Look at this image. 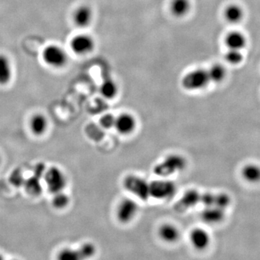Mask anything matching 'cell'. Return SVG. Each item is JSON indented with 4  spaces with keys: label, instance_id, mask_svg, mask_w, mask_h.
<instances>
[{
    "label": "cell",
    "instance_id": "cell-1",
    "mask_svg": "<svg viewBox=\"0 0 260 260\" xmlns=\"http://www.w3.org/2000/svg\"><path fill=\"white\" fill-rule=\"evenodd\" d=\"M187 160L180 154H171L154 167V174L160 178H168L176 173L182 172L187 168Z\"/></svg>",
    "mask_w": 260,
    "mask_h": 260
},
{
    "label": "cell",
    "instance_id": "cell-2",
    "mask_svg": "<svg viewBox=\"0 0 260 260\" xmlns=\"http://www.w3.org/2000/svg\"><path fill=\"white\" fill-rule=\"evenodd\" d=\"M177 187L168 178H160L149 184L150 198L157 200L171 199L176 193Z\"/></svg>",
    "mask_w": 260,
    "mask_h": 260
},
{
    "label": "cell",
    "instance_id": "cell-3",
    "mask_svg": "<svg viewBox=\"0 0 260 260\" xmlns=\"http://www.w3.org/2000/svg\"><path fill=\"white\" fill-rule=\"evenodd\" d=\"M123 187L139 199L146 201L150 198L149 184L146 179L138 175H127L123 180Z\"/></svg>",
    "mask_w": 260,
    "mask_h": 260
},
{
    "label": "cell",
    "instance_id": "cell-4",
    "mask_svg": "<svg viewBox=\"0 0 260 260\" xmlns=\"http://www.w3.org/2000/svg\"><path fill=\"white\" fill-rule=\"evenodd\" d=\"M210 83L208 70L196 69L191 71L182 78L183 88L187 91H199L206 88Z\"/></svg>",
    "mask_w": 260,
    "mask_h": 260
},
{
    "label": "cell",
    "instance_id": "cell-5",
    "mask_svg": "<svg viewBox=\"0 0 260 260\" xmlns=\"http://www.w3.org/2000/svg\"><path fill=\"white\" fill-rule=\"evenodd\" d=\"M138 212V203L132 198H124L116 208V218L122 224H128L136 217Z\"/></svg>",
    "mask_w": 260,
    "mask_h": 260
},
{
    "label": "cell",
    "instance_id": "cell-6",
    "mask_svg": "<svg viewBox=\"0 0 260 260\" xmlns=\"http://www.w3.org/2000/svg\"><path fill=\"white\" fill-rule=\"evenodd\" d=\"M42 56L46 64L55 68L64 67L68 59L65 51L57 45L47 46L44 49Z\"/></svg>",
    "mask_w": 260,
    "mask_h": 260
},
{
    "label": "cell",
    "instance_id": "cell-7",
    "mask_svg": "<svg viewBox=\"0 0 260 260\" xmlns=\"http://www.w3.org/2000/svg\"><path fill=\"white\" fill-rule=\"evenodd\" d=\"M47 188L52 193L62 192L67 185V179L64 173L56 167H52L44 175Z\"/></svg>",
    "mask_w": 260,
    "mask_h": 260
},
{
    "label": "cell",
    "instance_id": "cell-8",
    "mask_svg": "<svg viewBox=\"0 0 260 260\" xmlns=\"http://www.w3.org/2000/svg\"><path fill=\"white\" fill-rule=\"evenodd\" d=\"M201 192L195 189H190L186 191L182 198L178 200L173 206V209L179 213L187 212L200 203Z\"/></svg>",
    "mask_w": 260,
    "mask_h": 260
},
{
    "label": "cell",
    "instance_id": "cell-9",
    "mask_svg": "<svg viewBox=\"0 0 260 260\" xmlns=\"http://www.w3.org/2000/svg\"><path fill=\"white\" fill-rule=\"evenodd\" d=\"M138 126V121L134 115L130 113H122L116 116L114 127L118 133L124 136L132 135Z\"/></svg>",
    "mask_w": 260,
    "mask_h": 260
},
{
    "label": "cell",
    "instance_id": "cell-10",
    "mask_svg": "<svg viewBox=\"0 0 260 260\" xmlns=\"http://www.w3.org/2000/svg\"><path fill=\"white\" fill-rule=\"evenodd\" d=\"M189 239L192 247L198 251L207 250L211 244L210 234L207 230L201 227H196L192 229Z\"/></svg>",
    "mask_w": 260,
    "mask_h": 260
},
{
    "label": "cell",
    "instance_id": "cell-11",
    "mask_svg": "<svg viewBox=\"0 0 260 260\" xmlns=\"http://www.w3.org/2000/svg\"><path fill=\"white\" fill-rule=\"evenodd\" d=\"M70 47L74 53L79 55H86L94 50L95 42L91 36L80 34L72 39Z\"/></svg>",
    "mask_w": 260,
    "mask_h": 260
},
{
    "label": "cell",
    "instance_id": "cell-12",
    "mask_svg": "<svg viewBox=\"0 0 260 260\" xmlns=\"http://www.w3.org/2000/svg\"><path fill=\"white\" fill-rule=\"evenodd\" d=\"M226 216V210L221 208L210 206L205 207L200 214L202 220L209 225H217L222 223Z\"/></svg>",
    "mask_w": 260,
    "mask_h": 260
},
{
    "label": "cell",
    "instance_id": "cell-13",
    "mask_svg": "<svg viewBox=\"0 0 260 260\" xmlns=\"http://www.w3.org/2000/svg\"><path fill=\"white\" fill-rule=\"evenodd\" d=\"M159 238L166 244H174L180 239L181 233L179 228L172 223H163L157 231Z\"/></svg>",
    "mask_w": 260,
    "mask_h": 260
},
{
    "label": "cell",
    "instance_id": "cell-14",
    "mask_svg": "<svg viewBox=\"0 0 260 260\" xmlns=\"http://www.w3.org/2000/svg\"><path fill=\"white\" fill-rule=\"evenodd\" d=\"M74 23L80 28H86L91 24L93 20V12L91 7L81 5L75 9L73 13Z\"/></svg>",
    "mask_w": 260,
    "mask_h": 260
},
{
    "label": "cell",
    "instance_id": "cell-15",
    "mask_svg": "<svg viewBox=\"0 0 260 260\" xmlns=\"http://www.w3.org/2000/svg\"><path fill=\"white\" fill-rule=\"evenodd\" d=\"M241 176L245 182L252 184L260 183V165L258 163H246L241 169Z\"/></svg>",
    "mask_w": 260,
    "mask_h": 260
},
{
    "label": "cell",
    "instance_id": "cell-16",
    "mask_svg": "<svg viewBox=\"0 0 260 260\" xmlns=\"http://www.w3.org/2000/svg\"><path fill=\"white\" fill-rule=\"evenodd\" d=\"M225 43L228 50H241L242 51L247 44L245 35L239 31H231L226 35Z\"/></svg>",
    "mask_w": 260,
    "mask_h": 260
},
{
    "label": "cell",
    "instance_id": "cell-17",
    "mask_svg": "<svg viewBox=\"0 0 260 260\" xmlns=\"http://www.w3.org/2000/svg\"><path fill=\"white\" fill-rule=\"evenodd\" d=\"M244 11L239 4H231L227 6L224 10L225 20L231 24H238L242 21Z\"/></svg>",
    "mask_w": 260,
    "mask_h": 260
},
{
    "label": "cell",
    "instance_id": "cell-18",
    "mask_svg": "<svg viewBox=\"0 0 260 260\" xmlns=\"http://www.w3.org/2000/svg\"><path fill=\"white\" fill-rule=\"evenodd\" d=\"M12 77V68L7 56L0 54V85L8 84Z\"/></svg>",
    "mask_w": 260,
    "mask_h": 260
},
{
    "label": "cell",
    "instance_id": "cell-19",
    "mask_svg": "<svg viewBox=\"0 0 260 260\" xmlns=\"http://www.w3.org/2000/svg\"><path fill=\"white\" fill-rule=\"evenodd\" d=\"M170 9L173 16H186L191 9L190 0H172L170 4Z\"/></svg>",
    "mask_w": 260,
    "mask_h": 260
},
{
    "label": "cell",
    "instance_id": "cell-20",
    "mask_svg": "<svg viewBox=\"0 0 260 260\" xmlns=\"http://www.w3.org/2000/svg\"><path fill=\"white\" fill-rule=\"evenodd\" d=\"M30 127L33 133L37 136L43 135L48 127V121L42 114H36L33 116L30 122Z\"/></svg>",
    "mask_w": 260,
    "mask_h": 260
},
{
    "label": "cell",
    "instance_id": "cell-21",
    "mask_svg": "<svg viewBox=\"0 0 260 260\" xmlns=\"http://www.w3.org/2000/svg\"><path fill=\"white\" fill-rule=\"evenodd\" d=\"M119 88L117 84L111 79L104 80L100 88L101 94L104 99H109V100L116 97Z\"/></svg>",
    "mask_w": 260,
    "mask_h": 260
},
{
    "label": "cell",
    "instance_id": "cell-22",
    "mask_svg": "<svg viewBox=\"0 0 260 260\" xmlns=\"http://www.w3.org/2000/svg\"><path fill=\"white\" fill-rule=\"evenodd\" d=\"M210 82L220 83L225 80L226 77V69L224 66L220 64H215L208 70Z\"/></svg>",
    "mask_w": 260,
    "mask_h": 260
},
{
    "label": "cell",
    "instance_id": "cell-23",
    "mask_svg": "<svg viewBox=\"0 0 260 260\" xmlns=\"http://www.w3.org/2000/svg\"><path fill=\"white\" fill-rule=\"evenodd\" d=\"M23 185L26 187V190L28 193L32 195H39L42 192V184L40 182V178L36 176H33L29 179L25 180Z\"/></svg>",
    "mask_w": 260,
    "mask_h": 260
},
{
    "label": "cell",
    "instance_id": "cell-24",
    "mask_svg": "<svg viewBox=\"0 0 260 260\" xmlns=\"http://www.w3.org/2000/svg\"><path fill=\"white\" fill-rule=\"evenodd\" d=\"M232 203V198L226 192H220L215 193L214 206L226 210Z\"/></svg>",
    "mask_w": 260,
    "mask_h": 260
},
{
    "label": "cell",
    "instance_id": "cell-25",
    "mask_svg": "<svg viewBox=\"0 0 260 260\" xmlns=\"http://www.w3.org/2000/svg\"><path fill=\"white\" fill-rule=\"evenodd\" d=\"M244 54L241 50H228L225 54L227 62L232 65H239L244 60Z\"/></svg>",
    "mask_w": 260,
    "mask_h": 260
},
{
    "label": "cell",
    "instance_id": "cell-26",
    "mask_svg": "<svg viewBox=\"0 0 260 260\" xmlns=\"http://www.w3.org/2000/svg\"><path fill=\"white\" fill-rule=\"evenodd\" d=\"M69 203V198L66 194L62 192H57L54 194V197L52 200V204L53 207L57 209H63L67 207Z\"/></svg>",
    "mask_w": 260,
    "mask_h": 260
},
{
    "label": "cell",
    "instance_id": "cell-27",
    "mask_svg": "<svg viewBox=\"0 0 260 260\" xmlns=\"http://www.w3.org/2000/svg\"><path fill=\"white\" fill-rule=\"evenodd\" d=\"M80 259H88L92 258L96 252V248L91 243H86L80 247L78 250Z\"/></svg>",
    "mask_w": 260,
    "mask_h": 260
},
{
    "label": "cell",
    "instance_id": "cell-28",
    "mask_svg": "<svg viewBox=\"0 0 260 260\" xmlns=\"http://www.w3.org/2000/svg\"><path fill=\"white\" fill-rule=\"evenodd\" d=\"M115 121H116V116L111 113H107L101 118V125L104 129L109 130V129L114 127Z\"/></svg>",
    "mask_w": 260,
    "mask_h": 260
},
{
    "label": "cell",
    "instance_id": "cell-29",
    "mask_svg": "<svg viewBox=\"0 0 260 260\" xmlns=\"http://www.w3.org/2000/svg\"><path fill=\"white\" fill-rule=\"evenodd\" d=\"M215 193L214 192H207L201 193L200 198V203L204 206V207H210L214 206L215 202Z\"/></svg>",
    "mask_w": 260,
    "mask_h": 260
},
{
    "label": "cell",
    "instance_id": "cell-30",
    "mask_svg": "<svg viewBox=\"0 0 260 260\" xmlns=\"http://www.w3.org/2000/svg\"><path fill=\"white\" fill-rule=\"evenodd\" d=\"M59 259L63 260H80V258L78 250L75 251V250H64L59 253Z\"/></svg>",
    "mask_w": 260,
    "mask_h": 260
},
{
    "label": "cell",
    "instance_id": "cell-31",
    "mask_svg": "<svg viewBox=\"0 0 260 260\" xmlns=\"http://www.w3.org/2000/svg\"><path fill=\"white\" fill-rule=\"evenodd\" d=\"M9 179H10L11 183L16 187L22 185V184H24L25 182L24 178H23L21 172H20V171H17V170L12 173Z\"/></svg>",
    "mask_w": 260,
    "mask_h": 260
},
{
    "label": "cell",
    "instance_id": "cell-32",
    "mask_svg": "<svg viewBox=\"0 0 260 260\" xmlns=\"http://www.w3.org/2000/svg\"><path fill=\"white\" fill-rule=\"evenodd\" d=\"M0 162H1V157H0Z\"/></svg>",
    "mask_w": 260,
    "mask_h": 260
}]
</instances>
